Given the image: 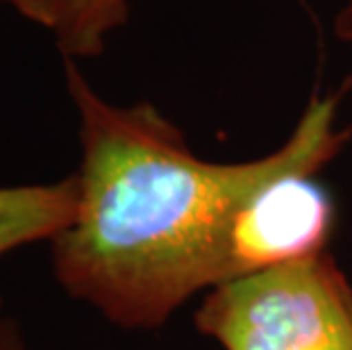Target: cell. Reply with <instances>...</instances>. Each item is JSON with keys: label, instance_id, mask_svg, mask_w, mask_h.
<instances>
[{"label": "cell", "instance_id": "obj_2", "mask_svg": "<svg viewBox=\"0 0 352 350\" xmlns=\"http://www.w3.org/2000/svg\"><path fill=\"white\" fill-rule=\"evenodd\" d=\"M196 327L226 350H352V287L320 252L209 289Z\"/></svg>", "mask_w": 352, "mask_h": 350}, {"label": "cell", "instance_id": "obj_6", "mask_svg": "<svg viewBox=\"0 0 352 350\" xmlns=\"http://www.w3.org/2000/svg\"><path fill=\"white\" fill-rule=\"evenodd\" d=\"M5 3L16 7V12L23 14L28 21L50 30H55L59 10H62V0H5Z\"/></svg>", "mask_w": 352, "mask_h": 350}, {"label": "cell", "instance_id": "obj_8", "mask_svg": "<svg viewBox=\"0 0 352 350\" xmlns=\"http://www.w3.org/2000/svg\"><path fill=\"white\" fill-rule=\"evenodd\" d=\"M334 32L341 41L352 43V0H346L334 19Z\"/></svg>", "mask_w": 352, "mask_h": 350}, {"label": "cell", "instance_id": "obj_1", "mask_svg": "<svg viewBox=\"0 0 352 350\" xmlns=\"http://www.w3.org/2000/svg\"><path fill=\"white\" fill-rule=\"evenodd\" d=\"M82 160L73 223L52 239L71 298L125 330H157L193 294L228 280L230 232L261 184L294 166L323 168L352 137L336 125L341 91L314 94L291 137L266 157L200 160L151 102L121 107L64 57Z\"/></svg>", "mask_w": 352, "mask_h": 350}, {"label": "cell", "instance_id": "obj_4", "mask_svg": "<svg viewBox=\"0 0 352 350\" xmlns=\"http://www.w3.org/2000/svg\"><path fill=\"white\" fill-rule=\"evenodd\" d=\"M78 180L0 187V257L21 245L52 241L73 223Z\"/></svg>", "mask_w": 352, "mask_h": 350}, {"label": "cell", "instance_id": "obj_7", "mask_svg": "<svg viewBox=\"0 0 352 350\" xmlns=\"http://www.w3.org/2000/svg\"><path fill=\"white\" fill-rule=\"evenodd\" d=\"M0 350H28L25 337L21 332L16 318L7 311L3 294H0Z\"/></svg>", "mask_w": 352, "mask_h": 350}, {"label": "cell", "instance_id": "obj_5", "mask_svg": "<svg viewBox=\"0 0 352 350\" xmlns=\"http://www.w3.org/2000/svg\"><path fill=\"white\" fill-rule=\"evenodd\" d=\"M127 19V0H62L55 25L57 46L66 59L98 57L111 30Z\"/></svg>", "mask_w": 352, "mask_h": 350}, {"label": "cell", "instance_id": "obj_3", "mask_svg": "<svg viewBox=\"0 0 352 350\" xmlns=\"http://www.w3.org/2000/svg\"><path fill=\"white\" fill-rule=\"evenodd\" d=\"M318 171L287 168L245 200L230 232L228 280L327 252L336 205Z\"/></svg>", "mask_w": 352, "mask_h": 350}]
</instances>
